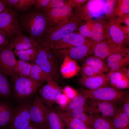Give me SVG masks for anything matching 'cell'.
<instances>
[{
    "label": "cell",
    "mask_w": 129,
    "mask_h": 129,
    "mask_svg": "<svg viewBox=\"0 0 129 129\" xmlns=\"http://www.w3.org/2000/svg\"><path fill=\"white\" fill-rule=\"evenodd\" d=\"M93 44L89 43L59 49L57 51V55L61 59L66 55L75 61L82 60L89 55Z\"/></svg>",
    "instance_id": "obj_17"
},
{
    "label": "cell",
    "mask_w": 129,
    "mask_h": 129,
    "mask_svg": "<svg viewBox=\"0 0 129 129\" xmlns=\"http://www.w3.org/2000/svg\"><path fill=\"white\" fill-rule=\"evenodd\" d=\"M62 118L68 126L72 129H91L90 126L80 120L65 115L59 112Z\"/></svg>",
    "instance_id": "obj_31"
},
{
    "label": "cell",
    "mask_w": 129,
    "mask_h": 129,
    "mask_svg": "<svg viewBox=\"0 0 129 129\" xmlns=\"http://www.w3.org/2000/svg\"><path fill=\"white\" fill-rule=\"evenodd\" d=\"M78 92L77 95L71 100L64 108L65 111L63 112H69L77 107L84 106L86 104L87 98L82 94Z\"/></svg>",
    "instance_id": "obj_35"
},
{
    "label": "cell",
    "mask_w": 129,
    "mask_h": 129,
    "mask_svg": "<svg viewBox=\"0 0 129 129\" xmlns=\"http://www.w3.org/2000/svg\"><path fill=\"white\" fill-rule=\"evenodd\" d=\"M109 72L87 77L82 75L78 80L79 83L86 89L93 90L108 86Z\"/></svg>",
    "instance_id": "obj_19"
},
{
    "label": "cell",
    "mask_w": 129,
    "mask_h": 129,
    "mask_svg": "<svg viewBox=\"0 0 129 129\" xmlns=\"http://www.w3.org/2000/svg\"><path fill=\"white\" fill-rule=\"evenodd\" d=\"M108 24L110 40L116 44L127 47L129 38L125 35L123 26L115 16H105Z\"/></svg>",
    "instance_id": "obj_12"
},
{
    "label": "cell",
    "mask_w": 129,
    "mask_h": 129,
    "mask_svg": "<svg viewBox=\"0 0 129 129\" xmlns=\"http://www.w3.org/2000/svg\"><path fill=\"white\" fill-rule=\"evenodd\" d=\"M38 129H47L45 127L38 128Z\"/></svg>",
    "instance_id": "obj_56"
},
{
    "label": "cell",
    "mask_w": 129,
    "mask_h": 129,
    "mask_svg": "<svg viewBox=\"0 0 129 129\" xmlns=\"http://www.w3.org/2000/svg\"><path fill=\"white\" fill-rule=\"evenodd\" d=\"M91 40L95 43L110 40L108 22L105 16L94 19Z\"/></svg>",
    "instance_id": "obj_18"
},
{
    "label": "cell",
    "mask_w": 129,
    "mask_h": 129,
    "mask_svg": "<svg viewBox=\"0 0 129 129\" xmlns=\"http://www.w3.org/2000/svg\"><path fill=\"white\" fill-rule=\"evenodd\" d=\"M33 2L34 0H18V3L14 10L16 11L26 12L33 5Z\"/></svg>",
    "instance_id": "obj_37"
},
{
    "label": "cell",
    "mask_w": 129,
    "mask_h": 129,
    "mask_svg": "<svg viewBox=\"0 0 129 129\" xmlns=\"http://www.w3.org/2000/svg\"><path fill=\"white\" fill-rule=\"evenodd\" d=\"M89 43H94L91 39L74 32L66 35L52 44L49 47L51 49L57 50Z\"/></svg>",
    "instance_id": "obj_13"
},
{
    "label": "cell",
    "mask_w": 129,
    "mask_h": 129,
    "mask_svg": "<svg viewBox=\"0 0 129 129\" xmlns=\"http://www.w3.org/2000/svg\"><path fill=\"white\" fill-rule=\"evenodd\" d=\"M14 109L8 102L0 99V129L9 125Z\"/></svg>",
    "instance_id": "obj_25"
},
{
    "label": "cell",
    "mask_w": 129,
    "mask_h": 129,
    "mask_svg": "<svg viewBox=\"0 0 129 129\" xmlns=\"http://www.w3.org/2000/svg\"><path fill=\"white\" fill-rule=\"evenodd\" d=\"M38 46L35 41L21 33L11 38L7 47L12 50L15 48L17 50L21 51L31 49Z\"/></svg>",
    "instance_id": "obj_20"
},
{
    "label": "cell",
    "mask_w": 129,
    "mask_h": 129,
    "mask_svg": "<svg viewBox=\"0 0 129 129\" xmlns=\"http://www.w3.org/2000/svg\"><path fill=\"white\" fill-rule=\"evenodd\" d=\"M31 123L33 125L40 128L45 127L46 120L45 106L38 96L32 101L30 109Z\"/></svg>",
    "instance_id": "obj_16"
},
{
    "label": "cell",
    "mask_w": 129,
    "mask_h": 129,
    "mask_svg": "<svg viewBox=\"0 0 129 129\" xmlns=\"http://www.w3.org/2000/svg\"><path fill=\"white\" fill-rule=\"evenodd\" d=\"M45 13L48 20V28L60 25L67 22L73 16L74 12L68 0L67 4Z\"/></svg>",
    "instance_id": "obj_9"
},
{
    "label": "cell",
    "mask_w": 129,
    "mask_h": 129,
    "mask_svg": "<svg viewBox=\"0 0 129 129\" xmlns=\"http://www.w3.org/2000/svg\"><path fill=\"white\" fill-rule=\"evenodd\" d=\"M64 129H72L69 127L65 124V126Z\"/></svg>",
    "instance_id": "obj_55"
},
{
    "label": "cell",
    "mask_w": 129,
    "mask_h": 129,
    "mask_svg": "<svg viewBox=\"0 0 129 129\" xmlns=\"http://www.w3.org/2000/svg\"><path fill=\"white\" fill-rule=\"evenodd\" d=\"M23 129H38V128L31 124Z\"/></svg>",
    "instance_id": "obj_54"
},
{
    "label": "cell",
    "mask_w": 129,
    "mask_h": 129,
    "mask_svg": "<svg viewBox=\"0 0 129 129\" xmlns=\"http://www.w3.org/2000/svg\"><path fill=\"white\" fill-rule=\"evenodd\" d=\"M29 77L41 83L52 79L38 66L34 64H32Z\"/></svg>",
    "instance_id": "obj_33"
},
{
    "label": "cell",
    "mask_w": 129,
    "mask_h": 129,
    "mask_svg": "<svg viewBox=\"0 0 129 129\" xmlns=\"http://www.w3.org/2000/svg\"><path fill=\"white\" fill-rule=\"evenodd\" d=\"M123 28L125 35L129 38V27L126 26H123Z\"/></svg>",
    "instance_id": "obj_53"
},
{
    "label": "cell",
    "mask_w": 129,
    "mask_h": 129,
    "mask_svg": "<svg viewBox=\"0 0 129 129\" xmlns=\"http://www.w3.org/2000/svg\"><path fill=\"white\" fill-rule=\"evenodd\" d=\"M109 72L108 84H109L111 87H113L118 82L126 77L118 71Z\"/></svg>",
    "instance_id": "obj_38"
},
{
    "label": "cell",
    "mask_w": 129,
    "mask_h": 129,
    "mask_svg": "<svg viewBox=\"0 0 129 129\" xmlns=\"http://www.w3.org/2000/svg\"><path fill=\"white\" fill-rule=\"evenodd\" d=\"M83 64L91 67L98 74H104L109 70L104 60L92 56L86 57Z\"/></svg>",
    "instance_id": "obj_26"
},
{
    "label": "cell",
    "mask_w": 129,
    "mask_h": 129,
    "mask_svg": "<svg viewBox=\"0 0 129 129\" xmlns=\"http://www.w3.org/2000/svg\"><path fill=\"white\" fill-rule=\"evenodd\" d=\"M62 88L53 79L47 81L39 90V96L43 104L48 107H52L62 93Z\"/></svg>",
    "instance_id": "obj_11"
},
{
    "label": "cell",
    "mask_w": 129,
    "mask_h": 129,
    "mask_svg": "<svg viewBox=\"0 0 129 129\" xmlns=\"http://www.w3.org/2000/svg\"><path fill=\"white\" fill-rule=\"evenodd\" d=\"M91 125L93 129H118L113 124L111 119L104 118L96 114Z\"/></svg>",
    "instance_id": "obj_32"
},
{
    "label": "cell",
    "mask_w": 129,
    "mask_h": 129,
    "mask_svg": "<svg viewBox=\"0 0 129 129\" xmlns=\"http://www.w3.org/2000/svg\"><path fill=\"white\" fill-rule=\"evenodd\" d=\"M118 89L122 90L129 88V79L125 77L116 83L113 87Z\"/></svg>",
    "instance_id": "obj_44"
},
{
    "label": "cell",
    "mask_w": 129,
    "mask_h": 129,
    "mask_svg": "<svg viewBox=\"0 0 129 129\" xmlns=\"http://www.w3.org/2000/svg\"><path fill=\"white\" fill-rule=\"evenodd\" d=\"M70 100L64 94L62 93L56 102L62 108H64L70 101Z\"/></svg>",
    "instance_id": "obj_46"
},
{
    "label": "cell",
    "mask_w": 129,
    "mask_h": 129,
    "mask_svg": "<svg viewBox=\"0 0 129 129\" xmlns=\"http://www.w3.org/2000/svg\"><path fill=\"white\" fill-rule=\"evenodd\" d=\"M39 47L21 51L15 49L14 52L19 59L32 64L37 55Z\"/></svg>",
    "instance_id": "obj_29"
},
{
    "label": "cell",
    "mask_w": 129,
    "mask_h": 129,
    "mask_svg": "<svg viewBox=\"0 0 129 129\" xmlns=\"http://www.w3.org/2000/svg\"><path fill=\"white\" fill-rule=\"evenodd\" d=\"M33 64L38 66L56 82L61 78L57 60L49 47L39 46Z\"/></svg>",
    "instance_id": "obj_4"
},
{
    "label": "cell",
    "mask_w": 129,
    "mask_h": 129,
    "mask_svg": "<svg viewBox=\"0 0 129 129\" xmlns=\"http://www.w3.org/2000/svg\"><path fill=\"white\" fill-rule=\"evenodd\" d=\"M14 96L18 101L26 99L35 94L41 83L30 77L13 78Z\"/></svg>",
    "instance_id": "obj_6"
},
{
    "label": "cell",
    "mask_w": 129,
    "mask_h": 129,
    "mask_svg": "<svg viewBox=\"0 0 129 129\" xmlns=\"http://www.w3.org/2000/svg\"><path fill=\"white\" fill-rule=\"evenodd\" d=\"M9 42V40L0 32V48L8 46Z\"/></svg>",
    "instance_id": "obj_48"
},
{
    "label": "cell",
    "mask_w": 129,
    "mask_h": 129,
    "mask_svg": "<svg viewBox=\"0 0 129 129\" xmlns=\"http://www.w3.org/2000/svg\"><path fill=\"white\" fill-rule=\"evenodd\" d=\"M111 120L117 129H129V118L125 113L122 104L118 108Z\"/></svg>",
    "instance_id": "obj_27"
},
{
    "label": "cell",
    "mask_w": 129,
    "mask_h": 129,
    "mask_svg": "<svg viewBox=\"0 0 129 129\" xmlns=\"http://www.w3.org/2000/svg\"><path fill=\"white\" fill-rule=\"evenodd\" d=\"M122 104L125 113L129 118V94L128 91L123 98Z\"/></svg>",
    "instance_id": "obj_45"
},
{
    "label": "cell",
    "mask_w": 129,
    "mask_h": 129,
    "mask_svg": "<svg viewBox=\"0 0 129 129\" xmlns=\"http://www.w3.org/2000/svg\"><path fill=\"white\" fill-rule=\"evenodd\" d=\"M86 104L94 113L103 118L110 119H112L122 105L91 99H87Z\"/></svg>",
    "instance_id": "obj_10"
},
{
    "label": "cell",
    "mask_w": 129,
    "mask_h": 129,
    "mask_svg": "<svg viewBox=\"0 0 129 129\" xmlns=\"http://www.w3.org/2000/svg\"><path fill=\"white\" fill-rule=\"evenodd\" d=\"M129 48L116 44L109 40L93 44L89 56L93 55L104 60L113 54L121 53L129 54Z\"/></svg>",
    "instance_id": "obj_8"
},
{
    "label": "cell",
    "mask_w": 129,
    "mask_h": 129,
    "mask_svg": "<svg viewBox=\"0 0 129 129\" xmlns=\"http://www.w3.org/2000/svg\"><path fill=\"white\" fill-rule=\"evenodd\" d=\"M116 0H105L104 8V14L106 16H114L113 11Z\"/></svg>",
    "instance_id": "obj_40"
},
{
    "label": "cell",
    "mask_w": 129,
    "mask_h": 129,
    "mask_svg": "<svg viewBox=\"0 0 129 129\" xmlns=\"http://www.w3.org/2000/svg\"><path fill=\"white\" fill-rule=\"evenodd\" d=\"M50 1V0H34L33 5L34 9L43 12Z\"/></svg>",
    "instance_id": "obj_42"
},
{
    "label": "cell",
    "mask_w": 129,
    "mask_h": 129,
    "mask_svg": "<svg viewBox=\"0 0 129 129\" xmlns=\"http://www.w3.org/2000/svg\"><path fill=\"white\" fill-rule=\"evenodd\" d=\"M105 0H88L85 5L75 9L74 12L81 14L86 21L104 16V8Z\"/></svg>",
    "instance_id": "obj_14"
},
{
    "label": "cell",
    "mask_w": 129,
    "mask_h": 129,
    "mask_svg": "<svg viewBox=\"0 0 129 129\" xmlns=\"http://www.w3.org/2000/svg\"><path fill=\"white\" fill-rule=\"evenodd\" d=\"M88 0H69L70 4L73 9L75 8L77 9L80 8L85 3L87 2Z\"/></svg>",
    "instance_id": "obj_47"
},
{
    "label": "cell",
    "mask_w": 129,
    "mask_h": 129,
    "mask_svg": "<svg viewBox=\"0 0 129 129\" xmlns=\"http://www.w3.org/2000/svg\"><path fill=\"white\" fill-rule=\"evenodd\" d=\"M78 90L79 92L87 99H93L120 104H122L123 98L127 91L109 86L93 90L81 88Z\"/></svg>",
    "instance_id": "obj_3"
},
{
    "label": "cell",
    "mask_w": 129,
    "mask_h": 129,
    "mask_svg": "<svg viewBox=\"0 0 129 129\" xmlns=\"http://www.w3.org/2000/svg\"><path fill=\"white\" fill-rule=\"evenodd\" d=\"M32 65L21 60H17L14 69V78L29 77Z\"/></svg>",
    "instance_id": "obj_28"
},
{
    "label": "cell",
    "mask_w": 129,
    "mask_h": 129,
    "mask_svg": "<svg viewBox=\"0 0 129 129\" xmlns=\"http://www.w3.org/2000/svg\"><path fill=\"white\" fill-rule=\"evenodd\" d=\"M7 5L14 9L17 4L18 0H6Z\"/></svg>",
    "instance_id": "obj_51"
},
{
    "label": "cell",
    "mask_w": 129,
    "mask_h": 129,
    "mask_svg": "<svg viewBox=\"0 0 129 129\" xmlns=\"http://www.w3.org/2000/svg\"><path fill=\"white\" fill-rule=\"evenodd\" d=\"M17 16L16 11L7 5L4 10L0 14V32L9 41L15 36L22 33Z\"/></svg>",
    "instance_id": "obj_5"
},
{
    "label": "cell",
    "mask_w": 129,
    "mask_h": 129,
    "mask_svg": "<svg viewBox=\"0 0 129 129\" xmlns=\"http://www.w3.org/2000/svg\"><path fill=\"white\" fill-rule=\"evenodd\" d=\"M86 20L80 13L74 12L72 17L60 25L48 28L37 42L40 47H48L66 35L78 31Z\"/></svg>",
    "instance_id": "obj_2"
},
{
    "label": "cell",
    "mask_w": 129,
    "mask_h": 129,
    "mask_svg": "<svg viewBox=\"0 0 129 129\" xmlns=\"http://www.w3.org/2000/svg\"><path fill=\"white\" fill-rule=\"evenodd\" d=\"M7 5L6 0H0V14L4 10Z\"/></svg>",
    "instance_id": "obj_52"
},
{
    "label": "cell",
    "mask_w": 129,
    "mask_h": 129,
    "mask_svg": "<svg viewBox=\"0 0 129 129\" xmlns=\"http://www.w3.org/2000/svg\"><path fill=\"white\" fill-rule=\"evenodd\" d=\"M14 52L7 46L0 48V72L12 78L17 60Z\"/></svg>",
    "instance_id": "obj_15"
},
{
    "label": "cell",
    "mask_w": 129,
    "mask_h": 129,
    "mask_svg": "<svg viewBox=\"0 0 129 129\" xmlns=\"http://www.w3.org/2000/svg\"><path fill=\"white\" fill-rule=\"evenodd\" d=\"M81 69L76 61L66 55L63 60L60 72L64 79H68L76 75Z\"/></svg>",
    "instance_id": "obj_24"
},
{
    "label": "cell",
    "mask_w": 129,
    "mask_h": 129,
    "mask_svg": "<svg viewBox=\"0 0 129 129\" xmlns=\"http://www.w3.org/2000/svg\"><path fill=\"white\" fill-rule=\"evenodd\" d=\"M117 19L120 23H123L126 25V26L129 27V13L123 17L117 18Z\"/></svg>",
    "instance_id": "obj_49"
},
{
    "label": "cell",
    "mask_w": 129,
    "mask_h": 129,
    "mask_svg": "<svg viewBox=\"0 0 129 129\" xmlns=\"http://www.w3.org/2000/svg\"><path fill=\"white\" fill-rule=\"evenodd\" d=\"M32 102L26 99L14 108L8 125L10 129H23L31 124L30 109Z\"/></svg>",
    "instance_id": "obj_7"
},
{
    "label": "cell",
    "mask_w": 129,
    "mask_h": 129,
    "mask_svg": "<svg viewBox=\"0 0 129 129\" xmlns=\"http://www.w3.org/2000/svg\"><path fill=\"white\" fill-rule=\"evenodd\" d=\"M68 0H50L48 4L43 10V12L46 13L53 9L61 6L67 4Z\"/></svg>",
    "instance_id": "obj_39"
},
{
    "label": "cell",
    "mask_w": 129,
    "mask_h": 129,
    "mask_svg": "<svg viewBox=\"0 0 129 129\" xmlns=\"http://www.w3.org/2000/svg\"><path fill=\"white\" fill-rule=\"evenodd\" d=\"M0 72V99L12 97L11 84L6 76Z\"/></svg>",
    "instance_id": "obj_30"
},
{
    "label": "cell",
    "mask_w": 129,
    "mask_h": 129,
    "mask_svg": "<svg viewBox=\"0 0 129 129\" xmlns=\"http://www.w3.org/2000/svg\"><path fill=\"white\" fill-rule=\"evenodd\" d=\"M64 114L76 118L89 126L92 125L95 114L86 104L77 107L68 112H61Z\"/></svg>",
    "instance_id": "obj_21"
},
{
    "label": "cell",
    "mask_w": 129,
    "mask_h": 129,
    "mask_svg": "<svg viewBox=\"0 0 129 129\" xmlns=\"http://www.w3.org/2000/svg\"><path fill=\"white\" fill-rule=\"evenodd\" d=\"M127 78L129 79V66L123 67L117 70Z\"/></svg>",
    "instance_id": "obj_50"
},
{
    "label": "cell",
    "mask_w": 129,
    "mask_h": 129,
    "mask_svg": "<svg viewBox=\"0 0 129 129\" xmlns=\"http://www.w3.org/2000/svg\"><path fill=\"white\" fill-rule=\"evenodd\" d=\"M63 93L71 101L78 94L79 92L69 86H67L62 89Z\"/></svg>",
    "instance_id": "obj_43"
},
{
    "label": "cell",
    "mask_w": 129,
    "mask_h": 129,
    "mask_svg": "<svg viewBox=\"0 0 129 129\" xmlns=\"http://www.w3.org/2000/svg\"><path fill=\"white\" fill-rule=\"evenodd\" d=\"M94 20V19H90L84 21L79 27L78 33L91 39Z\"/></svg>",
    "instance_id": "obj_36"
},
{
    "label": "cell",
    "mask_w": 129,
    "mask_h": 129,
    "mask_svg": "<svg viewBox=\"0 0 129 129\" xmlns=\"http://www.w3.org/2000/svg\"><path fill=\"white\" fill-rule=\"evenodd\" d=\"M82 75H84L87 77H91L98 74L91 67L83 64L80 71Z\"/></svg>",
    "instance_id": "obj_41"
},
{
    "label": "cell",
    "mask_w": 129,
    "mask_h": 129,
    "mask_svg": "<svg viewBox=\"0 0 129 129\" xmlns=\"http://www.w3.org/2000/svg\"><path fill=\"white\" fill-rule=\"evenodd\" d=\"M117 2L113 11L115 17L117 18H121L129 13V0H118Z\"/></svg>",
    "instance_id": "obj_34"
},
{
    "label": "cell",
    "mask_w": 129,
    "mask_h": 129,
    "mask_svg": "<svg viewBox=\"0 0 129 129\" xmlns=\"http://www.w3.org/2000/svg\"><path fill=\"white\" fill-rule=\"evenodd\" d=\"M45 106L46 120L45 127L47 129H64L65 124L59 112L52 107Z\"/></svg>",
    "instance_id": "obj_22"
},
{
    "label": "cell",
    "mask_w": 129,
    "mask_h": 129,
    "mask_svg": "<svg viewBox=\"0 0 129 129\" xmlns=\"http://www.w3.org/2000/svg\"><path fill=\"white\" fill-rule=\"evenodd\" d=\"M17 19L22 29L37 43L48 28L46 14L34 9L23 12Z\"/></svg>",
    "instance_id": "obj_1"
},
{
    "label": "cell",
    "mask_w": 129,
    "mask_h": 129,
    "mask_svg": "<svg viewBox=\"0 0 129 129\" xmlns=\"http://www.w3.org/2000/svg\"><path fill=\"white\" fill-rule=\"evenodd\" d=\"M110 72L117 71L129 66V54L124 53L113 54L106 59V62Z\"/></svg>",
    "instance_id": "obj_23"
}]
</instances>
